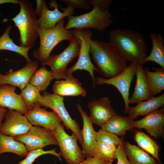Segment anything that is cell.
I'll return each mask as SVG.
<instances>
[{
    "mask_svg": "<svg viewBox=\"0 0 164 164\" xmlns=\"http://www.w3.org/2000/svg\"><path fill=\"white\" fill-rule=\"evenodd\" d=\"M109 43L128 61L143 65L148 56L147 45L144 36L130 29L119 28L109 32Z\"/></svg>",
    "mask_w": 164,
    "mask_h": 164,
    "instance_id": "cell-1",
    "label": "cell"
},
{
    "mask_svg": "<svg viewBox=\"0 0 164 164\" xmlns=\"http://www.w3.org/2000/svg\"><path fill=\"white\" fill-rule=\"evenodd\" d=\"M90 53L98 72L109 79L121 73L128 66V61L113 46L97 40H89Z\"/></svg>",
    "mask_w": 164,
    "mask_h": 164,
    "instance_id": "cell-2",
    "label": "cell"
},
{
    "mask_svg": "<svg viewBox=\"0 0 164 164\" xmlns=\"http://www.w3.org/2000/svg\"><path fill=\"white\" fill-rule=\"evenodd\" d=\"M19 12L12 20L19 32V46L32 48L39 37L37 15L29 1L19 0Z\"/></svg>",
    "mask_w": 164,
    "mask_h": 164,
    "instance_id": "cell-3",
    "label": "cell"
},
{
    "mask_svg": "<svg viewBox=\"0 0 164 164\" xmlns=\"http://www.w3.org/2000/svg\"><path fill=\"white\" fill-rule=\"evenodd\" d=\"M65 22L64 18L52 29L45 30L38 28L40 45L33 51L34 58L41 63L44 62L48 58L51 51L58 43L64 40L69 41L74 38L70 30L65 28Z\"/></svg>",
    "mask_w": 164,
    "mask_h": 164,
    "instance_id": "cell-4",
    "label": "cell"
},
{
    "mask_svg": "<svg viewBox=\"0 0 164 164\" xmlns=\"http://www.w3.org/2000/svg\"><path fill=\"white\" fill-rule=\"evenodd\" d=\"M67 22L65 28L67 30L74 28L77 29H94L103 31L112 23V14L108 10H104L93 7L90 12L76 16L67 17Z\"/></svg>",
    "mask_w": 164,
    "mask_h": 164,
    "instance_id": "cell-5",
    "label": "cell"
},
{
    "mask_svg": "<svg viewBox=\"0 0 164 164\" xmlns=\"http://www.w3.org/2000/svg\"><path fill=\"white\" fill-rule=\"evenodd\" d=\"M70 31L79 44L80 51L78 59L76 63L72 67L67 68V75L70 76L74 71L77 70L87 71L92 78L93 86L95 87L94 72H98V71L92 63L90 56L89 40L91 38L92 32L88 29L79 30L74 29Z\"/></svg>",
    "mask_w": 164,
    "mask_h": 164,
    "instance_id": "cell-6",
    "label": "cell"
},
{
    "mask_svg": "<svg viewBox=\"0 0 164 164\" xmlns=\"http://www.w3.org/2000/svg\"><path fill=\"white\" fill-rule=\"evenodd\" d=\"M53 132L60 148L59 154L67 164H80L85 159V156L77 144L78 138L73 132L71 135L67 134L63 123Z\"/></svg>",
    "mask_w": 164,
    "mask_h": 164,
    "instance_id": "cell-7",
    "label": "cell"
},
{
    "mask_svg": "<svg viewBox=\"0 0 164 164\" xmlns=\"http://www.w3.org/2000/svg\"><path fill=\"white\" fill-rule=\"evenodd\" d=\"M67 47L60 54L50 55L45 62L41 63L43 66H48L50 68L54 79H65L68 76L67 67L74 58L78 57L80 45L75 38L69 41Z\"/></svg>",
    "mask_w": 164,
    "mask_h": 164,
    "instance_id": "cell-8",
    "label": "cell"
},
{
    "mask_svg": "<svg viewBox=\"0 0 164 164\" xmlns=\"http://www.w3.org/2000/svg\"><path fill=\"white\" fill-rule=\"evenodd\" d=\"M42 98L38 103L41 106L50 108L55 112L61 119L67 129L70 130L78 138L80 144L82 142L81 130L75 119H73L64 105L63 97L54 93L43 92Z\"/></svg>",
    "mask_w": 164,
    "mask_h": 164,
    "instance_id": "cell-9",
    "label": "cell"
},
{
    "mask_svg": "<svg viewBox=\"0 0 164 164\" xmlns=\"http://www.w3.org/2000/svg\"><path fill=\"white\" fill-rule=\"evenodd\" d=\"M137 66L135 63H131L121 73L114 77L109 79L101 77L95 78V84L110 85L118 90L124 101L125 113H127L130 107L129 103V91L132 82L135 75Z\"/></svg>",
    "mask_w": 164,
    "mask_h": 164,
    "instance_id": "cell-10",
    "label": "cell"
},
{
    "mask_svg": "<svg viewBox=\"0 0 164 164\" xmlns=\"http://www.w3.org/2000/svg\"><path fill=\"white\" fill-rule=\"evenodd\" d=\"M13 138L16 140L24 144L28 152L43 149L48 145H58L53 131L38 125H33L24 135Z\"/></svg>",
    "mask_w": 164,
    "mask_h": 164,
    "instance_id": "cell-11",
    "label": "cell"
},
{
    "mask_svg": "<svg viewBox=\"0 0 164 164\" xmlns=\"http://www.w3.org/2000/svg\"><path fill=\"white\" fill-rule=\"evenodd\" d=\"M49 4L50 7L54 8L53 10H50L47 7L46 1L42 0L41 11L37 21L38 27L41 29L47 30L52 29L62 19L74 14V8L70 6L63 8L60 5L63 11V12H61L58 9V4L56 0L51 1Z\"/></svg>",
    "mask_w": 164,
    "mask_h": 164,
    "instance_id": "cell-12",
    "label": "cell"
},
{
    "mask_svg": "<svg viewBox=\"0 0 164 164\" xmlns=\"http://www.w3.org/2000/svg\"><path fill=\"white\" fill-rule=\"evenodd\" d=\"M32 126L21 112L8 109L0 127V133L13 137L22 135L26 134Z\"/></svg>",
    "mask_w": 164,
    "mask_h": 164,
    "instance_id": "cell-13",
    "label": "cell"
},
{
    "mask_svg": "<svg viewBox=\"0 0 164 164\" xmlns=\"http://www.w3.org/2000/svg\"><path fill=\"white\" fill-rule=\"evenodd\" d=\"M36 103L30 108L24 115L33 125H38L54 131L61 123L62 120L54 111H47Z\"/></svg>",
    "mask_w": 164,
    "mask_h": 164,
    "instance_id": "cell-14",
    "label": "cell"
},
{
    "mask_svg": "<svg viewBox=\"0 0 164 164\" xmlns=\"http://www.w3.org/2000/svg\"><path fill=\"white\" fill-rule=\"evenodd\" d=\"M131 125L134 128L144 129L155 138L162 137L164 134V106L140 120L132 121Z\"/></svg>",
    "mask_w": 164,
    "mask_h": 164,
    "instance_id": "cell-15",
    "label": "cell"
},
{
    "mask_svg": "<svg viewBox=\"0 0 164 164\" xmlns=\"http://www.w3.org/2000/svg\"><path fill=\"white\" fill-rule=\"evenodd\" d=\"M38 66V63L36 60L27 63L24 67L17 70H10L0 77V84H7L17 87L21 91L29 84Z\"/></svg>",
    "mask_w": 164,
    "mask_h": 164,
    "instance_id": "cell-16",
    "label": "cell"
},
{
    "mask_svg": "<svg viewBox=\"0 0 164 164\" xmlns=\"http://www.w3.org/2000/svg\"><path fill=\"white\" fill-rule=\"evenodd\" d=\"M111 101L107 97L89 101L87 106L89 116L93 124L101 126L117 114L111 105Z\"/></svg>",
    "mask_w": 164,
    "mask_h": 164,
    "instance_id": "cell-17",
    "label": "cell"
},
{
    "mask_svg": "<svg viewBox=\"0 0 164 164\" xmlns=\"http://www.w3.org/2000/svg\"><path fill=\"white\" fill-rule=\"evenodd\" d=\"M16 87L0 84V107L18 111L25 115L28 108L20 94L15 92Z\"/></svg>",
    "mask_w": 164,
    "mask_h": 164,
    "instance_id": "cell-18",
    "label": "cell"
},
{
    "mask_svg": "<svg viewBox=\"0 0 164 164\" xmlns=\"http://www.w3.org/2000/svg\"><path fill=\"white\" fill-rule=\"evenodd\" d=\"M76 108L82 118L83 128L81 130L82 142L81 147L86 157H92V153L96 141V134L93 124L89 116L83 110L80 104Z\"/></svg>",
    "mask_w": 164,
    "mask_h": 164,
    "instance_id": "cell-19",
    "label": "cell"
},
{
    "mask_svg": "<svg viewBox=\"0 0 164 164\" xmlns=\"http://www.w3.org/2000/svg\"><path fill=\"white\" fill-rule=\"evenodd\" d=\"M65 79L55 81L52 86L53 93L63 97L86 96V91L78 79L74 78L72 74Z\"/></svg>",
    "mask_w": 164,
    "mask_h": 164,
    "instance_id": "cell-20",
    "label": "cell"
},
{
    "mask_svg": "<svg viewBox=\"0 0 164 164\" xmlns=\"http://www.w3.org/2000/svg\"><path fill=\"white\" fill-rule=\"evenodd\" d=\"M136 84L133 93L129 98V104L138 103L151 98L148 83L142 65H137Z\"/></svg>",
    "mask_w": 164,
    "mask_h": 164,
    "instance_id": "cell-21",
    "label": "cell"
},
{
    "mask_svg": "<svg viewBox=\"0 0 164 164\" xmlns=\"http://www.w3.org/2000/svg\"><path fill=\"white\" fill-rule=\"evenodd\" d=\"M164 104V94L149 100L141 101L134 107H130L128 116L135 119L139 116H144L160 108Z\"/></svg>",
    "mask_w": 164,
    "mask_h": 164,
    "instance_id": "cell-22",
    "label": "cell"
},
{
    "mask_svg": "<svg viewBox=\"0 0 164 164\" xmlns=\"http://www.w3.org/2000/svg\"><path fill=\"white\" fill-rule=\"evenodd\" d=\"M123 148L127 157L131 164H159L148 152L139 147L125 141Z\"/></svg>",
    "mask_w": 164,
    "mask_h": 164,
    "instance_id": "cell-23",
    "label": "cell"
},
{
    "mask_svg": "<svg viewBox=\"0 0 164 164\" xmlns=\"http://www.w3.org/2000/svg\"><path fill=\"white\" fill-rule=\"evenodd\" d=\"M134 120L128 116L125 117L117 114L101 127L118 136H124L127 131H132L134 128L131 122Z\"/></svg>",
    "mask_w": 164,
    "mask_h": 164,
    "instance_id": "cell-24",
    "label": "cell"
},
{
    "mask_svg": "<svg viewBox=\"0 0 164 164\" xmlns=\"http://www.w3.org/2000/svg\"><path fill=\"white\" fill-rule=\"evenodd\" d=\"M152 69L154 71L147 68L144 69L151 97H155L164 90V69L161 67Z\"/></svg>",
    "mask_w": 164,
    "mask_h": 164,
    "instance_id": "cell-25",
    "label": "cell"
},
{
    "mask_svg": "<svg viewBox=\"0 0 164 164\" xmlns=\"http://www.w3.org/2000/svg\"><path fill=\"white\" fill-rule=\"evenodd\" d=\"M150 37L152 43V48L150 54L146 58L145 63L149 61L155 62L164 69V47L162 36L152 33Z\"/></svg>",
    "mask_w": 164,
    "mask_h": 164,
    "instance_id": "cell-26",
    "label": "cell"
},
{
    "mask_svg": "<svg viewBox=\"0 0 164 164\" xmlns=\"http://www.w3.org/2000/svg\"><path fill=\"white\" fill-rule=\"evenodd\" d=\"M6 152L22 157H26L28 153L24 144L16 140L13 137L0 133V155Z\"/></svg>",
    "mask_w": 164,
    "mask_h": 164,
    "instance_id": "cell-27",
    "label": "cell"
},
{
    "mask_svg": "<svg viewBox=\"0 0 164 164\" xmlns=\"http://www.w3.org/2000/svg\"><path fill=\"white\" fill-rule=\"evenodd\" d=\"M134 139L140 148L151 155L161 164L159 154L160 148L155 141L144 132L139 131L135 133Z\"/></svg>",
    "mask_w": 164,
    "mask_h": 164,
    "instance_id": "cell-28",
    "label": "cell"
},
{
    "mask_svg": "<svg viewBox=\"0 0 164 164\" xmlns=\"http://www.w3.org/2000/svg\"><path fill=\"white\" fill-rule=\"evenodd\" d=\"M12 29L11 25L6 27L4 33L0 37V50H7L17 53L23 57L27 63L32 61L28 56V52L31 47H24L18 46L13 42L9 36Z\"/></svg>",
    "mask_w": 164,
    "mask_h": 164,
    "instance_id": "cell-29",
    "label": "cell"
},
{
    "mask_svg": "<svg viewBox=\"0 0 164 164\" xmlns=\"http://www.w3.org/2000/svg\"><path fill=\"white\" fill-rule=\"evenodd\" d=\"M53 79L51 71L42 66L36 70L31 77L29 84L37 88L40 92L44 91Z\"/></svg>",
    "mask_w": 164,
    "mask_h": 164,
    "instance_id": "cell-30",
    "label": "cell"
},
{
    "mask_svg": "<svg viewBox=\"0 0 164 164\" xmlns=\"http://www.w3.org/2000/svg\"><path fill=\"white\" fill-rule=\"evenodd\" d=\"M117 148L101 142L96 141L92 157L112 162L116 159Z\"/></svg>",
    "mask_w": 164,
    "mask_h": 164,
    "instance_id": "cell-31",
    "label": "cell"
},
{
    "mask_svg": "<svg viewBox=\"0 0 164 164\" xmlns=\"http://www.w3.org/2000/svg\"><path fill=\"white\" fill-rule=\"evenodd\" d=\"M20 95L28 109L36 103H39L42 97L38 89L29 84L21 91Z\"/></svg>",
    "mask_w": 164,
    "mask_h": 164,
    "instance_id": "cell-32",
    "label": "cell"
},
{
    "mask_svg": "<svg viewBox=\"0 0 164 164\" xmlns=\"http://www.w3.org/2000/svg\"><path fill=\"white\" fill-rule=\"evenodd\" d=\"M124 136L120 138L117 135L101 128L96 132V141L101 142L114 146L117 148Z\"/></svg>",
    "mask_w": 164,
    "mask_h": 164,
    "instance_id": "cell-33",
    "label": "cell"
},
{
    "mask_svg": "<svg viewBox=\"0 0 164 164\" xmlns=\"http://www.w3.org/2000/svg\"><path fill=\"white\" fill-rule=\"evenodd\" d=\"M51 154L57 157L61 160V156L56 151V149L49 150L44 151L43 149L33 150L28 152L25 158L19 162L17 164H32L35 159L42 155Z\"/></svg>",
    "mask_w": 164,
    "mask_h": 164,
    "instance_id": "cell-34",
    "label": "cell"
},
{
    "mask_svg": "<svg viewBox=\"0 0 164 164\" xmlns=\"http://www.w3.org/2000/svg\"><path fill=\"white\" fill-rule=\"evenodd\" d=\"M60 1L74 8H80L88 10L91 8L86 0H61Z\"/></svg>",
    "mask_w": 164,
    "mask_h": 164,
    "instance_id": "cell-35",
    "label": "cell"
},
{
    "mask_svg": "<svg viewBox=\"0 0 164 164\" xmlns=\"http://www.w3.org/2000/svg\"><path fill=\"white\" fill-rule=\"evenodd\" d=\"M124 138L117 148L116 159L117 160V164H131L125 153L123 148Z\"/></svg>",
    "mask_w": 164,
    "mask_h": 164,
    "instance_id": "cell-36",
    "label": "cell"
},
{
    "mask_svg": "<svg viewBox=\"0 0 164 164\" xmlns=\"http://www.w3.org/2000/svg\"><path fill=\"white\" fill-rule=\"evenodd\" d=\"M88 2L93 7L96 6L104 10H108L113 1L112 0H88Z\"/></svg>",
    "mask_w": 164,
    "mask_h": 164,
    "instance_id": "cell-37",
    "label": "cell"
},
{
    "mask_svg": "<svg viewBox=\"0 0 164 164\" xmlns=\"http://www.w3.org/2000/svg\"><path fill=\"white\" fill-rule=\"evenodd\" d=\"M80 164H113L112 162L105 161L94 157H87Z\"/></svg>",
    "mask_w": 164,
    "mask_h": 164,
    "instance_id": "cell-38",
    "label": "cell"
},
{
    "mask_svg": "<svg viewBox=\"0 0 164 164\" xmlns=\"http://www.w3.org/2000/svg\"><path fill=\"white\" fill-rule=\"evenodd\" d=\"M6 109L0 107V127L2 123V121L4 118L5 117L7 111Z\"/></svg>",
    "mask_w": 164,
    "mask_h": 164,
    "instance_id": "cell-39",
    "label": "cell"
},
{
    "mask_svg": "<svg viewBox=\"0 0 164 164\" xmlns=\"http://www.w3.org/2000/svg\"><path fill=\"white\" fill-rule=\"evenodd\" d=\"M37 7L35 12L37 15L39 16L41 11V5L42 0H36Z\"/></svg>",
    "mask_w": 164,
    "mask_h": 164,
    "instance_id": "cell-40",
    "label": "cell"
},
{
    "mask_svg": "<svg viewBox=\"0 0 164 164\" xmlns=\"http://www.w3.org/2000/svg\"><path fill=\"white\" fill-rule=\"evenodd\" d=\"M19 0H0V5L6 3L19 4Z\"/></svg>",
    "mask_w": 164,
    "mask_h": 164,
    "instance_id": "cell-41",
    "label": "cell"
},
{
    "mask_svg": "<svg viewBox=\"0 0 164 164\" xmlns=\"http://www.w3.org/2000/svg\"><path fill=\"white\" fill-rule=\"evenodd\" d=\"M2 74L0 73V77L2 76Z\"/></svg>",
    "mask_w": 164,
    "mask_h": 164,
    "instance_id": "cell-42",
    "label": "cell"
},
{
    "mask_svg": "<svg viewBox=\"0 0 164 164\" xmlns=\"http://www.w3.org/2000/svg\"><path fill=\"white\" fill-rule=\"evenodd\" d=\"M1 13H0V16H1Z\"/></svg>",
    "mask_w": 164,
    "mask_h": 164,
    "instance_id": "cell-43",
    "label": "cell"
}]
</instances>
